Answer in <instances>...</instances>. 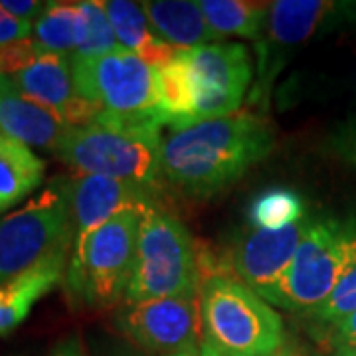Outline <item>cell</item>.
Instances as JSON below:
<instances>
[{"label":"cell","instance_id":"6da1fadb","mask_svg":"<svg viewBox=\"0 0 356 356\" xmlns=\"http://www.w3.org/2000/svg\"><path fill=\"white\" fill-rule=\"evenodd\" d=\"M273 149L264 117L234 113L170 131L159 153V180L184 196L208 198L232 186Z\"/></svg>","mask_w":356,"mask_h":356},{"label":"cell","instance_id":"7a4b0ae2","mask_svg":"<svg viewBox=\"0 0 356 356\" xmlns=\"http://www.w3.org/2000/svg\"><path fill=\"white\" fill-rule=\"evenodd\" d=\"M163 127L159 111H102L91 125L70 129L54 153L79 177L95 175L159 188Z\"/></svg>","mask_w":356,"mask_h":356},{"label":"cell","instance_id":"3957f363","mask_svg":"<svg viewBox=\"0 0 356 356\" xmlns=\"http://www.w3.org/2000/svg\"><path fill=\"white\" fill-rule=\"evenodd\" d=\"M204 343L220 356H269L283 348V321L242 281L210 273L200 281Z\"/></svg>","mask_w":356,"mask_h":356},{"label":"cell","instance_id":"277c9868","mask_svg":"<svg viewBox=\"0 0 356 356\" xmlns=\"http://www.w3.org/2000/svg\"><path fill=\"white\" fill-rule=\"evenodd\" d=\"M200 269L191 232L159 208L140 218L135 267L125 301L129 305L200 293Z\"/></svg>","mask_w":356,"mask_h":356},{"label":"cell","instance_id":"5b68a950","mask_svg":"<svg viewBox=\"0 0 356 356\" xmlns=\"http://www.w3.org/2000/svg\"><path fill=\"white\" fill-rule=\"evenodd\" d=\"M62 248L72 250V180L58 177L0 220V283Z\"/></svg>","mask_w":356,"mask_h":356},{"label":"cell","instance_id":"8992f818","mask_svg":"<svg viewBox=\"0 0 356 356\" xmlns=\"http://www.w3.org/2000/svg\"><path fill=\"white\" fill-rule=\"evenodd\" d=\"M140 212H121L91 234L65 269L67 297L83 307H111L127 295L135 267Z\"/></svg>","mask_w":356,"mask_h":356},{"label":"cell","instance_id":"52a82bcc","mask_svg":"<svg viewBox=\"0 0 356 356\" xmlns=\"http://www.w3.org/2000/svg\"><path fill=\"white\" fill-rule=\"evenodd\" d=\"M356 267V224L311 220L281 289V307L311 315Z\"/></svg>","mask_w":356,"mask_h":356},{"label":"cell","instance_id":"ba28073f","mask_svg":"<svg viewBox=\"0 0 356 356\" xmlns=\"http://www.w3.org/2000/svg\"><path fill=\"white\" fill-rule=\"evenodd\" d=\"M72 72L77 93L103 111H159L154 70L123 46L99 58H72Z\"/></svg>","mask_w":356,"mask_h":356},{"label":"cell","instance_id":"9c48e42d","mask_svg":"<svg viewBox=\"0 0 356 356\" xmlns=\"http://www.w3.org/2000/svg\"><path fill=\"white\" fill-rule=\"evenodd\" d=\"M191 83L196 123L234 115L252 81V62L242 44H204L180 50Z\"/></svg>","mask_w":356,"mask_h":356},{"label":"cell","instance_id":"30bf717a","mask_svg":"<svg viewBox=\"0 0 356 356\" xmlns=\"http://www.w3.org/2000/svg\"><path fill=\"white\" fill-rule=\"evenodd\" d=\"M119 329L153 353L177 355L200 350L202 317L200 297L180 295L129 305L119 318Z\"/></svg>","mask_w":356,"mask_h":356},{"label":"cell","instance_id":"8fae6325","mask_svg":"<svg viewBox=\"0 0 356 356\" xmlns=\"http://www.w3.org/2000/svg\"><path fill=\"white\" fill-rule=\"evenodd\" d=\"M156 191L135 182L107 177H76L72 180V250L70 261L81 255L93 232L121 212L156 208Z\"/></svg>","mask_w":356,"mask_h":356},{"label":"cell","instance_id":"7c38bea8","mask_svg":"<svg viewBox=\"0 0 356 356\" xmlns=\"http://www.w3.org/2000/svg\"><path fill=\"white\" fill-rule=\"evenodd\" d=\"M311 220H299L283 229H254L232 252V269L255 295L281 307L283 281Z\"/></svg>","mask_w":356,"mask_h":356},{"label":"cell","instance_id":"4fadbf2b","mask_svg":"<svg viewBox=\"0 0 356 356\" xmlns=\"http://www.w3.org/2000/svg\"><path fill=\"white\" fill-rule=\"evenodd\" d=\"M13 86L30 102L60 115L70 127L91 125L103 107L83 99L76 91L72 58L46 51L38 62L10 77Z\"/></svg>","mask_w":356,"mask_h":356},{"label":"cell","instance_id":"5bb4252c","mask_svg":"<svg viewBox=\"0 0 356 356\" xmlns=\"http://www.w3.org/2000/svg\"><path fill=\"white\" fill-rule=\"evenodd\" d=\"M70 125L56 111L30 102L13 81L2 77L0 83V135L24 143L26 147H38L56 151Z\"/></svg>","mask_w":356,"mask_h":356},{"label":"cell","instance_id":"9a60e30c","mask_svg":"<svg viewBox=\"0 0 356 356\" xmlns=\"http://www.w3.org/2000/svg\"><path fill=\"white\" fill-rule=\"evenodd\" d=\"M70 259V248H62L40 264L0 283V334L22 325L32 307L64 280Z\"/></svg>","mask_w":356,"mask_h":356},{"label":"cell","instance_id":"2e32d148","mask_svg":"<svg viewBox=\"0 0 356 356\" xmlns=\"http://www.w3.org/2000/svg\"><path fill=\"white\" fill-rule=\"evenodd\" d=\"M140 8L147 14L154 32L172 48L191 50L204 44H214L212 40H218L212 28L206 22L198 2L154 0V2H143Z\"/></svg>","mask_w":356,"mask_h":356},{"label":"cell","instance_id":"e0dca14e","mask_svg":"<svg viewBox=\"0 0 356 356\" xmlns=\"http://www.w3.org/2000/svg\"><path fill=\"white\" fill-rule=\"evenodd\" d=\"M105 10L113 26L119 46L135 51L153 70L177 60L180 50L166 44L165 40H161V36H156L140 4L127 0H107Z\"/></svg>","mask_w":356,"mask_h":356},{"label":"cell","instance_id":"ac0fdd59","mask_svg":"<svg viewBox=\"0 0 356 356\" xmlns=\"http://www.w3.org/2000/svg\"><path fill=\"white\" fill-rule=\"evenodd\" d=\"M344 10L337 2L325 0H277L269 13V36L277 44H299L309 40L327 24H334Z\"/></svg>","mask_w":356,"mask_h":356},{"label":"cell","instance_id":"d6986e66","mask_svg":"<svg viewBox=\"0 0 356 356\" xmlns=\"http://www.w3.org/2000/svg\"><path fill=\"white\" fill-rule=\"evenodd\" d=\"M46 165L24 143L0 135V214L20 204L44 180Z\"/></svg>","mask_w":356,"mask_h":356},{"label":"cell","instance_id":"ffe728a7","mask_svg":"<svg viewBox=\"0 0 356 356\" xmlns=\"http://www.w3.org/2000/svg\"><path fill=\"white\" fill-rule=\"evenodd\" d=\"M204 18L220 36L257 38L269 20L271 4L248 0H200Z\"/></svg>","mask_w":356,"mask_h":356},{"label":"cell","instance_id":"44dd1931","mask_svg":"<svg viewBox=\"0 0 356 356\" xmlns=\"http://www.w3.org/2000/svg\"><path fill=\"white\" fill-rule=\"evenodd\" d=\"M83 38V14L79 2H50L34 22V40L50 54H76Z\"/></svg>","mask_w":356,"mask_h":356},{"label":"cell","instance_id":"7402d4cb","mask_svg":"<svg viewBox=\"0 0 356 356\" xmlns=\"http://www.w3.org/2000/svg\"><path fill=\"white\" fill-rule=\"evenodd\" d=\"M305 218V202L289 188H269L257 194L250 206V222L255 229H283Z\"/></svg>","mask_w":356,"mask_h":356},{"label":"cell","instance_id":"603a6c76","mask_svg":"<svg viewBox=\"0 0 356 356\" xmlns=\"http://www.w3.org/2000/svg\"><path fill=\"white\" fill-rule=\"evenodd\" d=\"M83 14V38L72 58H99L119 46L113 26L105 10V2H79Z\"/></svg>","mask_w":356,"mask_h":356},{"label":"cell","instance_id":"cb8c5ba5","mask_svg":"<svg viewBox=\"0 0 356 356\" xmlns=\"http://www.w3.org/2000/svg\"><path fill=\"white\" fill-rule=\"evenodd\" d=\"M356 311V267L334 287L331 297L311 313L323 325H334Z\"/></svg>","mask_w":356,"mask_h":356},{"label":"cell","instance_id":"d4e9b609","mask_svg":"<svg viewBox=\"0 0 356 356\" xmlns=\"http://www.w3.org/2000/svg\"><path fill=\"white\" fill-rule=\"evenodd\" d=\"M44 54L46 51L42 50V46L34 38L18 40L13 44L0 46V77L10 79L18 76L26 67L38 62Z\"/></svg>","mask_w":356,"mask_h":356},{"label":"cell","instance_id":"484cf974","mask_svg":"<svg viewBox=\"0 0 356 356\" xmlns=\"http://www.w3.org/2000/svg\"><path fill=\"white\" fill-rule=\"evenodd\" d=\"M331 151L346 165L356 166V113L350 115L331 137Z\"/></svg>","mask_w":356,"mask_h":356},{"label":"cell","instance_id":"4316f807","mask_svg":"<svg viewBox=\"0 0 356 356\" xmlns=\"http://www.w3.org/2000/svg\"><path fill=\"white\" fill-rule=\"evenodd\" d=\"M32 30H34V24L14 18L13 14H8L0 6V46L30 38Z\"/></svg>","mask_w":356,"mask_h":356},{"label":"cell","instance_id":"83f0119b","mask_svg":"<svg viewBox=\"0 0 356 356\" xmlns=\"http://www.w3.org/2000/svg\"><path fill=\"white\" fill-rule=\"evenodd\" d=\"M0 6L8 14H13L14 18L30 22V24H34L40 18V14L46 10V4L36 2V0H2Z\"/></svg>","mask_w":356,"mask_h":356},{"label":"cell","instance_id":"f1b7e54d","mask_svg":"<svg viewBox=\"0 0 356 356\" xmlns=\"http://www.w3.org/2000/svg\"><path fill=\"white\" fill-rule=\"evenodd\" d=\"M332 327V344L337 350L343 348H356V311L353 315L344 317L343 321L331 325Z\"/></svg>","mask_w":356,"mask_h":356},{"label":"cell","instance_id":"f546056e","mask_svg":"<svg viewBox=\"0 0 356 356\" xmlns=\"http://www.w3.org/2000/svg\"><path fill=\"white\" fill-rule=\"evenodd\" d=\"M51 356H83L81 355V344H79L76 337L64 339L62 343L56 346Z\"/></svg>","mask_w":356,"mask_h":356},{"label":"cell","instance_id":"4dcf8cb0","mask_svg":"<svg viewBox=\"0 0 356 356\" xmlns=\"http://www.w3.org/2000/svg\"><path fill=\"white\" fill-rule=\"evenodd\" d=\"M168 356H220V355L214 353L208 344L202 343V348H200V350H194V353H177V355H168Z\"/></svg>","mask_w":356,"mask_h":356},{"label":"cell","instance_id":"1f68e13d","mask_svg":"<svg viewBox=\"0 0 356 356\" xmlns=\"http://www.w3.org/2000/svg\"><path fill=\"white\" fill-rule=\"evenodd\" d=\"M337 356H356V348H343V350H337Z\"/></svg>","mask_w":356,"mask_h":356},{"label":"cell","instance_id":"d6a6232c","mask_svg":"<svg viewBox=\"0 0 356 356\" xmlns=\"http://www.w3.org/2000/svg\"><path fill=\"white\" fill-rule=\"evenodd\" d=\"M269 356H289V353H287L285 348H281L280 353H275V355H269Z\"/></svg>","mask_w":356,"mask_h":356},{"label":"cell","instance_id":"836d02e7","mask_svg":"<svg viewBox=\"0 0 356 356\" xmlns=\"http://www.w3.org/2000/svg\"><path fill=\"white\" fill-rule=\"evenodd\" d=\"M0 83H2V77H0Z\"/></svg>","mask_w":356,"mask_h":356}]
</instances>
